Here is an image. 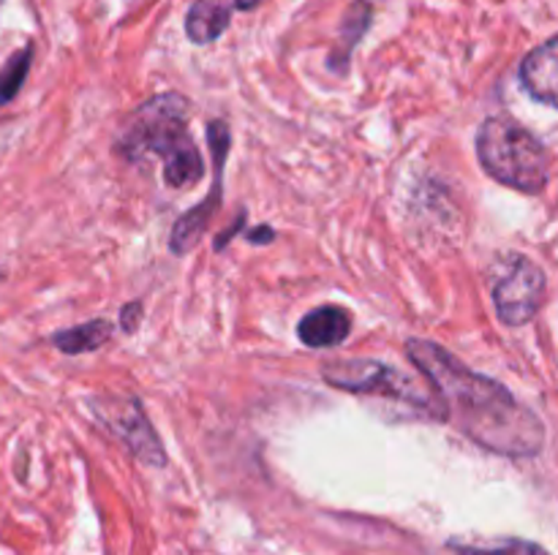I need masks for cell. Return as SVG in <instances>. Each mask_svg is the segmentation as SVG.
Returning <instances> with one entry per match:
<instances>
[{"mask_svg": "<svg viewBox=\"0 0 558 555\" xmlns=\"http://www.w3.org/2000/svg\"><path fill=\"white\" fill-rule=\"evenodd\" d=\"M545 272L526 256H512L494 283L496 313L505 324H529L545 303Z\"/></svg>", "mask_w": 558, "mask_h": 555, "instance_id": "5b68a950", "label": "cell"}, {"mask_svg": "<svg viewBox=\"0 0 558 555\" xmlns=\"http://www.w3.org/2000/svg\"><path fill=\"white\" fill-rule=\"evenodd\" d=\"M109 337H112V326L104 319H96L82 326H71V330L58 332L54 335V346L69 354H82L93 351V348H101Z\"/></svg>", "mask_w": 558, "mask_h": 555, "instance_id": "7c38bea8", "label": "cell"}, {"mask_svg": "<svg viewBox=\"0 0 558 555\" xmlns=\"http://www.w3.org/2000/svg\"><path fill=\"white\" fill-rule=\"evenodd\" d=\"M27 58H31V52H22V54H16L9 65H5V71L0 74V101H9V98L20 90L22 79H25V71H27Z\"/></svg>", "mask_w": 558, "mask_h": 555, "instance_id": "5bb4252c", "label": "cell"}, {"mask_svg": "<svg viewBox=\"0 0 558 555\" xmlns=\"http://www.w3.org/2000/svg\"><path fill=\"white\" fill-rule=\"evenodd\" d=\"M407 351L445 403V419H452L469 439L510 457H534L543 449V422L505 384L474 373L439 343L409 341Z\"/></svg>", "mask_w": 558, "mask_h": 555, "instance_id": "6da1fadb", "label": "cell"}, {"mask_svg": "<svg viewBox=\"0 0 558 555\" xmlns=\"http://www.w3.org/2000/svg\"><path fill=\"white\" fill-rule=\"evenodd\" d=\"M123 150L131 158L153 152L163 163V183L172 188L196 185L205 174L199 147L189 131V101L178 92L150 98L125 128Z\"/></svg>", "mask_w": 558, "mask_h": 555, "instance_id": "7a4b0ae2", "label": "cell"}, {"mask_svg": "<svg viewBox=\"0 0 558 555\" xmlns=\"http://www.w3.org/2000/svg\"><path fill=\"white\" fill-rule=\"evenodd\" d=\"M234 0H196L185 16V33L194 44H210L229 27Z\"/></svg>", "mask_w": 558, "mask_h": 555, "instance_id": "30bf717a", "label": "cell"}, {"mask_svg": "<svg viewBox=\"0 0 558 555\" xmlns=\"http://www.w3.org/2000/svg\"><path fill=\"white\" fill-rule=\"evenodd\" d=\"M352 332V316L338 305H322L303 316L298 326V337L308 348H330L347 341Z\"/></svg>", "mask_w": 558, "mask_h": 555, "instance_id": "9c48e42d", "label": "cell"}, {"mask_svg": "<svg viewBox=\"0 0 558 555\" xmlns=\"http://www.w3.org/2000/svg\"><path fill=\"white\" fill-rule=\"evenodd\" d=\"M207 139H210L213 161H216V183H213L210 194H207L205 201H199L196 207H191V210L185 212V215L180 218L178 223H174L172 239H169V245H172V250L178 256L189 254V250L194 248L196 243H199L202 234H205V229L210 226V218L216 215V210L221 207L223 163H227L229 141H232V139H229L227 123H221V120H213V123L207 125Z\"/></svg>", "mask_w": 558, "mask_h": 555, "instance_id": "8992f818", "label": "cell"}, {"mask_svg": "<svg viewBox=\"0 0 558 555\" xmlns=\"http://www.w3.org/2000/svg\"><path fill=\"white\" fill-rule=\"evenodd\" d=\"M322 375L332 386H338V390L392 397V400L407 403V406L417 408V411L428 414V417L445 419V403L439 400L436 392H430L434 386L425 390L412 375L401 373L392 365L371 362V359H338V362H327Z\"/></svg>", "mask_w": 558, "mask_h": 555, "instance_id": "277c9868", "label": "cell"}, {"mask_svg": "<svg viewBox=\"0 0 558 555\" xmlns=\"http://www.w3.org/2000/svg\"><path fill=\"white\" fill-rule=\"evenodd\" d=\"M107 424L142 462H147V466H163V462H167L161 439L156 435L153 424L147 422V417L142 414L136 400L118 406V411L107 417Z\"/></svg>", "mask_w": 558, "mask_h": 555, "instance_id": "52a82bcc", "label": "cell"}, {"mask_svg": "<svg viewBox=\"0 0 558 555\" xmlns=\"http://www.w3.org/2000/svg\"><path fill=\"white\" fill-rule=\"evenodd\" d=\"M477 156L490 177L521 194H539L548 185V150L512 118L485 120L477 134Z\"/></svg>", "mask_w": 558, "mask_h": 555, "instance_id": "3957f363", "label": "cell"}, {"mask_svg": "<svg viewBox=\"0 0 558 555\" xmlns=\"http://www.w3.org/2000/svg\"><path fill=\"white\" fill-rule=\"evenodd\" d=\"M251 243H270L272 239V229L270 226H262V229H254V232L248 234Z\"/></svg>", "mask_w": 558, "mask_h": 555, "instance_id": "2e32d148", "label": "cell"}, {"mask_svg": "<svg viewBox=\"0 0 558 555\" xmlns=\"http://www.w3.org/2000/svg\"><path fill=\"white\" fill-rule=\"evenodd\" d=\"M140 310H142V305L140 303H134V305H129V308H123V313H120V319H123V326L125 330H134L136 326V316H140Z\"/></svg>", "mask_w": 558, "mask_h": 555, "instance_id": "9a60e30c", "label": "cell"}, {"mask_svg": "<svg viewBox=\"0 0 558 555\" xmlns=\"http://www.w3.org/2000/svg\"><path fill=\"white\" fill-rule=\"evenodd\" d=\"M259 3L262 0H234V5H238L240 11H251V9H256Z\"/></svg>", "mask_w": 558, "mask_h": 555, "instance_id": "e0dca14e", "label": "cell"}, {"mask_svg": "<svg viewBox=\"0 0 558 555\" xmlns=\"http://www.w3.org/2000/svg\"><path fill=\"white\" fill-rule=\"evenodd\" d=\"M521 85L534 101L558 109V36L526 54L521 63Z\"/></svg>", "mask_w": 558, "mask_h": 555, "instance_id": "ba28073f", "label": "cell"}, {"mask_svg": "<svg viewBox=\"0 0 558 555\" xmlns=\"http://www.w3.org/2000/svg\"><path fill=\"white\" fill-rule=\"evenodd\" d=\"M452 547L458 550V555H550L539 544L523 542V539H507L494 547H463V544H452Z\"/></svg>", "mask_w": 558, "mask_h": 555, "instance_id": "4fadbf2b", "label": "cell"}, {"mask_svg": "<svg viewBox=\"0 0 558 555\" xmlns=\"http://www.w3.org/2000/svg\"><path fill=\"white\" fill-rule=\"evenodd\" d=\"M371 14H374L371 3L357 0V3H352V9L347 11V16H343L341 36H338L336 49H332L330 54V69L336 71V74H343V71L349 69V54H352V49L357 47V41L365 36V30H368Z\"/></svg>", "mask_w": 558, "mask_h": 555, "instance_id": "8fae6325", "label": "cell"}]
</instances>
